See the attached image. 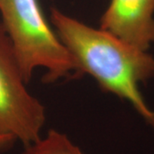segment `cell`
Instances as JSON below:
<instances>
[{
    "label": "cell",
    "mask_w": 154,
    "mask_h": 154,
    "mask_svg": "<svg viewBox=\"0 0 154 154\" xmlns=\"http://www.w3.org/2000/svg\"><path fill=\"white\" fill-rule=\"evenodd\" d=\"M51 23L61 41L99 87L128 102L154 131V110L140 91V84L154 77V57L100 28H94L58 9Z\"/></svg>",
    "instance_id": "cell-1"
},
{
    "label": "cell",
    "mask_w": 154,
    "mask_h": 154,
    "mask_svg": "<svg viewBox=\"0 0 154 154\" xmlns=\"http://www.w3.org/2000/svg\"><path fill=\"white\" fill-rule=\"evenodd\" d=\"M0 16L28 82L37 69L45 70L48 82L82 74L38 0H0Z\"/></svg>",
    "instance_id": "cell-2"
},
{
    "label": "cell",
    "mask_w": 154,
    "mask_h": 154,
    "mask_svg": "<svg viewBox=\"0 0 154 154\" xmlns=\"http://www.w3.org/2000/svg\"><path fill=\"white\" fill-rule=\"evenodd\" d=\"M20 62L0 21V133L23 146L43 134L46 111L27 88Z\"/></svg>",
    "instance_id": "cell-3"
},
{
    "label": "cell",
    "mask_w": 154,
    "mask_h": 154,
    "mask_svg": "<svg viewBox=\"0 0 154 154\" xmlns=\"http://www.w3.org/2000/svg\"><path fill=\"white\" fill-rule=\"evenodd\" d=\"M99 28L148 51L154 44V0H110Z\"/></svg>",
    "instance_id": "cell-4"
},
{
    "label": "cell",
    "mask_w": 154,
    "mask_h": 154,
    "mask_svg": "<svg viewBox=\"0 0 154 154\" xmlns=\"http://www.w3.org/2000/svg\"><path fill=\"white\" fill-rule=\"evenodd\" d=\"M22 154H86L66 134L49 129L34 142L24 146Z\"/></svg>",
    "instance_id": "cell-5"
},
{
    "label": "cell",
    "mask_w": 154,
    "mask_h": 154,
    "mask_svg": "<svg viewBox=\"0 0 154 154\" xmlns=\"http://www.w3.org/2000/svg\"><path fill=\"white\" fill-rule=\"evenodd\" d=\"M15 141H16L15 139L11 135L0 133V150H3V149L6 148V147H9Z\"/></svg>",
    "instance_id": "cell-6"
}]
</instances>
